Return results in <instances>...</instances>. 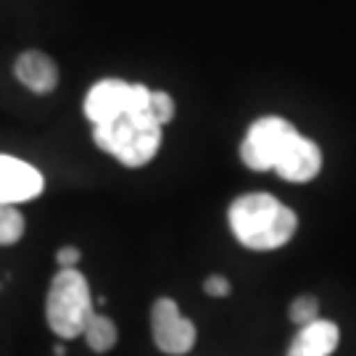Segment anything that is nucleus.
<instances>
[{
	"instance_id": "3",
	"label": "nucleus",
	"mask_w": 356,
	"mask_h": 356,
	"mask_svg": "<svg viewBox=\"0 0 356 356\" xmlns=\"http://www.w3.org/2000/svg\"><path fill=\"white\" fill-rule=\"evenodd\" d=\"M92 314H95V306H92L88 277L79 269H61L53 277L48 301H45L48 327L58 338L72 341L85 332Z\"/></svg>"
},
{
	"instance_id": "5",
	"label": "nucleus",
	"mask_w": 356,
	"mask_h": 356,
	"mask_svg": "<svg viewBox=\"0 0 356 356\" xmlns=\"http://www.w3.org/2000/svg\"><path fill=\"white\" fill-rule=\"evenodd\" d=\"M151 332L159 351L172 356L188 354L195 346V325L179 314L177 301L159 298L151 309Z\"/></svg>"
},
{
	"instance_id": "12",
	"label": "nucleus",
	"mask_w": 356,
	"mask_h": 356,
	"mask_svg": "<svg viewBox=\"0 0 356 356\" xmlns=\"http://www.w3.org/2000/svg\"><path fill=\"white\" fill-rule=\"evenodd\" d=\"M26 222L16 206H0V245H13L24 238Z\"/></svg>"
},
{
	"instance_id": "1",
	"label": "nucleus",
	"mask_w": 356,
	"mask_h": 356,
	"mask_svg": "<svg viewBox=\"0 0 356 356\" xmlns=\"http://www.w3.org/2000/svg\"><path fill=\"white\" fill-rule=\"evenodd\" d=\"M229 229L235 241L251 251H275L298 229V216L269 193H243L227 209Z\"/></svg>"
},
{
	"instance_id": "8",
	"label": "nucleus",
	"mask_w": 356,
	"mask_h": 356,
	"mask_svg": "<svg viewBox=\"0 0 356 356\" xmlns=\"http://www.w3.org/2000/svg\"><path fill=\"white\" fill-rule=\"evenodd\" d=\"M129 88H132V82H124V79H101L88 90L85 116L92 122V127L106 124V122H111L127 111Z\"/></svg>"
},
{
	"instance_id": "4",
	"label": "nucleus",
	"mask_w": 356,
	"mask_h": 356,
	"mask_svg": "<svg viewBox=\"0 0 356 356\" xmlns=\"http://www.w3.org/2000/svg\"><path fill=\"white\" fill-rule=\"evenodd\" d=\"M298 129L282 116H261L248 127L241 143L243 164L254 172H272L280 151L291 143Z\"/></svg>"
},
{
	"instance_id": "11",
	"label": "nucleus",
	"mask_w": 356,
	"mask_h": 356,
	"mask_svg": "<svg viewBox=\"0 0 356 356\" xmlns=\"http://www.w3.org/2000/svg\"><path fill=\"white\" fill-rule=\"evenodd\" d=\"M85 341L88 346L95 351V354H106V351H111L116 346V338H119V332H116V325L111 317H106V314H92L88 322V327H85Z\"/></svg>"
},
{
	"instance_id": "6",
	"label": "nucleus",
	"mask_w": 356,
	"mask_h": 356,
	"mask_svg": "<svg viewBox=\"0 0 356 356\" xmlns=\"http://www.w3.org/2000/svg\"><path fill=\"white\" fill-rule=\"evenodd\" d=\"M45 179L38 166L0 153V206H16L38 198Z\"/></svg>"
},
{
	"instance_id": "2",
	"label": "nucleus",
	"mask_w": 356,
	"mask_h": 356,
	"mask_svg": "<svg viewBox=\"0 0 356 356\" xmlns=\"http://www.w3.org/2000/svg\"><path fill=\"white\" fill-rule=\"evenodd\" d=\"M92 140L103 153H111L119 164L138 169L156 159L161 148V127L148 111H124L106 124H95Z\"/></svg>"
},
{
	"instance_id": "9",
	"label": "nucleus",
	"mask_w": 356,
	"mask_h": 356,
	"mask_svg": "<svg viewBox=\"0 0 356 356\" xmlns=\"http://www.w3.org/2000/svg\"><path fill=\"white\" fill-rule=\"evenodd\" d=\"M13 74L26 90H32L38 95H48L58 85V66L48 53L42 51L22 53L13 64Z\"/></svg>"
},
{
	"instance_id": "14",
	"label": "nucleus",
	"mask_w": 356,
	"mask_h": 356,
	"mask_svg": "<svg viewBox=\"0 0 356 356\" xmlns=\"http://www.w3.org/2000/svg\"><path fill=\"white\" fill-rule=\"evenodd\" d=\"M291 319L296 325H309V322H314L319 319V304L314 296H301V298H296L291 304Z\"/></svg>"
},
{
	"instance_id": "13",
	"label": "nucleus",
	"mask_w": 356,
	"mask_h": 356,
	"mask_svg": "<svg viewBox=\"0 0 356 356\" xmlns=\"http://www.w3.org/2000/svg\"><path fill=\"white\" fill-rule=\"evenodd\" d=\"M175 98L166 90H151V101H148V114L153 116V122L164 129L172 119H175Z\"/></svg>"
},
{
	"instance_id": "17",
	"label": "nucleus",
	"mask_w": 356,
	"mask_h": 356,
	"mask_svg": "<svg viewBox=\"0 0 356 356\" xmlns=\"http://www.w3.org/2000/svg\"><path fill=\"white\" fill-rule=\"evenodd\" d=\"M56 356H66V348H64V346H56Z\"/></svg>"
},
{
	"instance_id": "15",
	"label": "nucleus",
	"mask_w": 356,
	"mask_h": 356,
	"mask_svg": "<svg viewBox=\"0 0 356 356\" xmlns=\"http://www.w3.org/2000/svg\"><path fill=\"white\" fill-rule=\"evenodd\" d=\"M204 291L209 293V296H214V298H225V296L232 293V285H229L227 277H222V275H211V277H206Z\"/></svg>"
},
{
	"instance_id": "16",
	"label": "nucleus",
	"mask_w": 356,
	"mask_h": 356,
	"mask_svg": "<svg viewBox=\"0 0 356 356\" xmlns=\"http://www.w3.org/2000/svg\"><path fill=\"white\" fill-rule=\"evenodd\" d=\"M79 259H82V254H79L76 245H64V248H58V254H56V261H58L61 269H76V261H79Z\"/></svg>"
},
{
	"instance_id": "10",
	"label": "nucleus",
	"mask_w": 356,
	"mask_h": 356,
	"mask_svg": "<svg viewBox=\"0 0 356 356\" xmlns=\"http://www.w3.org/2000/svg\"><path fill=\"white\" fill-rule=\"evenodd\" d=\"M341 343V330L330 319H314L293 338L288 356H330Z\"/></svg>"
},
{
	"instance_id": "7",
	"label": "nucleus",
	"mask_w": 356,
	"mask_h": 356,
	"mask_svg": "<svg viewBox=\"0 0 356 356\" xmlns=\"http://www.w3.org/2000/svg\"><path fill=\"white\" fill-rule=\"evenodd\" d=\"M322 169V151L314 140L304 138L301 132H296L291 138V143L285 145L275 161V172L288 182L304 185L319 175Z\"/></svg>"
}]
</instances>
